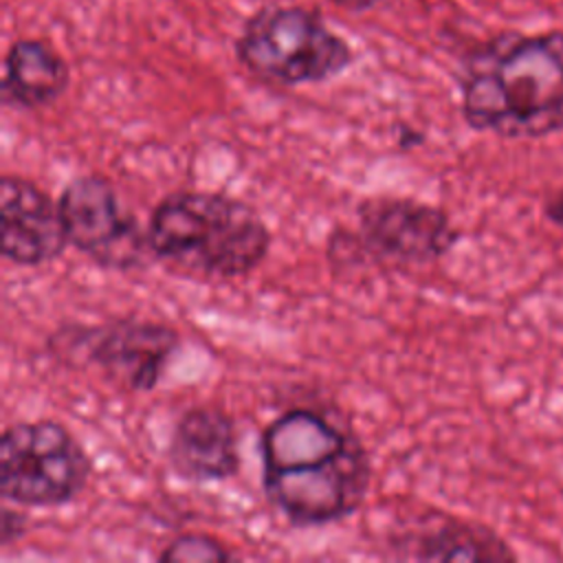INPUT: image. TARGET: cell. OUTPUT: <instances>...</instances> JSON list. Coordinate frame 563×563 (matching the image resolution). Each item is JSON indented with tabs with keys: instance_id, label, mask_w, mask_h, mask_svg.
I'll use <instances>...</instances> for the list:
<instances>
[{
	"instance_id": "cell-1",
	"label": "cell",
	"mask_w": 563,
	"mask_h": 563,
	"mask_svg": "<svg viewBox=\"0 0 563 563\" xmlns=\"http://www.w3.org/2000/svg\"><path fill=\"white\" fill-rule=\"evenodd\" d=\"M262 493L295 528H323L354 515L372 482L361 438L317 407H288L260 433Z\"/></svg>"
},
{
	"instance_id": "cell-2",
	"label": "cell",
	"mask_w": 563,
	"mask_h": 563,
	"mask_svg": "<svg viewBox=\"0 0 563 563\" xmlns=\"http://www.w3.org/2000/svg\"><path fill=\"white\" fill-rule=\"evenodd\" d=\"M466 125L501 139L563 132V31L504 35L475 51L460 77Z\"/></svg>"
},
{
	"instance_id": "cell-3",
	"label": "cell",
	"mask_w": 563,
	"mask_h": 563,
	"mask_svg": "<svg viewBox=\"0 0 563 563\" xmlns=\"http://www.w3.org/2000/svg\"><path fill=\"white\" fill-rule=\"evenodd\" d=\"M145 231L154 260L202 282L251 275L273 244L271 229L253 205L202 189H176L163 196Z\"/></svg>"
},
{
	"instance_id": "cell-4",
	"label": "cell",
	"mask_w": 563,
	"mask_h": 563,
	"mask_svg": "<svg viewBox=\"0 0 563 563\" xmlns=\"http://www.w3.org/2000/svg\"><path fill=\"white\" fill-rule=\"evenodd\" d=\"M92 457L59 420L13 422L0 438V495L18 508L75 501L92 475Z\"/></svg>"
},
{
	"instance_id": "cell-5",
	"label": "cell",
	"mask_w": 563,
	"mask_h": 563,
	"mask_svg": "<svg viewBox=\"0 0 563 563\" xmlns=\"http://www.w3.org/2000/svg\"><path fill=\"white\" fill-rule=\"evenodd\" d=\"M235 53L253 75L282 86L332 79L352 62L347 42L301 7L253 15L238 37Z\"/></svg>"
},
{
	"instance_id": "cell-6",
	"label": "cell",
	"mask_w": 563,
	"mask_h": 563,
	"mask_svg": "<svg viewBox=\"0 0 563 563\" xmlns=\"http://www.w3.org/2000/svg\"><path fill=\"white\" fill-rule=\"evenodd\" d=\"M48 350L66 363L97 367L117 389L147 394L180 350V334L161 321L119 317L106 323H66L48 336Z\"/></svg>"
},
{
	"instance_id": "cell-7",
	"label": "cell",
	"mask_w": 563,
	"mask_h": 563,
	"mask_svg": "<svg viewBox=\"0 0 563 563\" xmlns=\"http://www.w3.org/2000/svg\"><path fill=\"white\" fill-rule=\"evenodd\" d=\"M356 242L363 260L405 268L442 260L460 240L449 213L407 196H367L356 205Z\"/></svg>"
},
{
	"instance_id": "cell-8",
	"label": "cell",
	"mask_w": 563,
	"mask_h": 563,
	"mask_svg": "<svg viewBox=\"0 0 563 563\" xmlns=\"http://www.w3.org/2000/svg\"><path fill=\"white\" fill-rule=\"evenodd\" d=\"M57 207L68 244L97 266L132 271L152 257L147 231L123 209L106 176H75L64 185Z\"/></svg>"
},
{
	"instance_id": "cell-9",
	"label": "cell",
	"mask_w": 563,
	"mask_h": 563,
	"mask_svg": "<svg viewBox=\"0 0 563 563\" xmlns=\"http://www.w3.org/2000/svg\"><path fill=\"white\" fill-rule=\"evenodd\" d=\"M68 238L57 200L37 183L4 174L0 180V251L22 268H37L66 251Z\"/></svg>"
},
{
	"instance_id": "cell-10",
	"label": "cell",
	"mask_w": 563,
	"mask_h": 563,
	"mask_svg": "<svg viewBox=\"0 0 563 563\" xmlns=\"http://www.w3.org/2000/svg\"><path fill=\"white\" fill-rule=\"evenodd\" d=\"M172 471L194 484H216L240 473V435L229 411L216 405L185 409L172 427L167 442Z\"/></svg>"
},
{
	"instance_id": "cell-11",
	"label": "cell",
	"mask_w": 563,
	"mask_h": 563,
	"mask_svg": "<svg viewBox=\"0 0 563 563\" xmlns=\"http://www.w3.org/2000/svg\"><path fill=\"white\" fill-rule=\"evenodd\" d=\"M396 559L416 561H515L517 554L490 528L444 512H429L389 539Z\"/></svg>"
},
{
	"instance_id": "cell-12",
	"label": "cell",
	"mask_w": 563,
	"mask_h": 563,
	"mask_svg": "<svg viewBox=\"0 0 563 563\" xmlns=\"http://www.w3.org/2000/svg\"><path fill=\"white\" fill-rule=\"evenodd\" d=\"M66 62L40 40H18L4 57L2 99L20 110H37L57 101L68 88Z\"/></svg>"
},
{
	"instance_id": "cell-13",
	"label": "cell",
	"mask_w": 563,
	"mask_h": 563,
	"mask_svg": "<svg viewBox=\"0 0 563 563\" xmlns=\"http://www.w3.org/2000/svg\"><path fill=\"white\" fill-rule=\"evenodd\" d=\"M238 554L227 548L220 539L207 532H183L176 534L161 552L158 561L165 563H216L233 561Z\"/></svg>"
},
{
	"instance_id": "cell-14",
	"label": "cell",
	"mask_w": 563,
	"mask_h": 563,
	"mask_svg": "<svg viewBox=\"0 0 563 563\" xmlns=\"http://www.w3.org/2000/svg\"><path fill=\"white\" fill-rule=\"evenodd\" d=\"M26 530H29L26 512L4 506L0 512V543L11 545L13 541L22 539L26 534Z\"/></svg>"
},
{
	"instance_id": "cell-15",
	"label": "cell",
	"mask_w": 563,
	"mask_h": 563,
	"mask_svg": "<svg viewBox=\"0 0 563 563\" xmlns=\"http://www.w3.org/2000/svg\"><path fill=\"white\" fill-rule=\"evenodd\" d=\"M543 211H545V218H548L552 224H556V227L563 229V189L554 191V194L545 200Z\"/></svg>"
},
{
	"instance_id": "cell-16",
	"label": "cell",
	"mask_w": 563,
	"mask_h": 563,
	"mask_svg": "<svg viewBox=\"0 0 563 563\" xmlns=\"http://www.w3.org/2000/svg\"><path fill=\"white\" fill-rule=\"evenodd\" d=\"M332 2H336V4H341V7H345V9H354V11H361V9H367V7H372L374 2H378V0H332Z\"/></svg>"
}]
</instances>
